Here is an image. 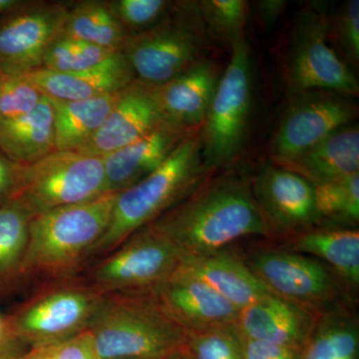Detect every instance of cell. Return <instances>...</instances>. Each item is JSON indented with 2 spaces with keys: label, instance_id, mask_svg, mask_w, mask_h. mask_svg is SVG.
Returning <instances> with one entry per match:
<instances>
[{
  "label": "cell",
  "instance_id": "6da1fadb",
  "mask_svg": "<svg viewBox=\"0 0 359 359\" xmlns=\"http://www.w3.org/2000/svg\"><path fill=\"white\" fill-rule=\"evenodd\" d=\"M150 226L183 257L223 250L238 238L273 233L255 198L252 182L236 174L205 180Z\"/></svg>",
  "mask_w": 359,
  "mask_h": 359
},
{
  "label": "cell",
  "instance_id": "7a4b0ae2",
  "mask_svg": "<svg viewBox=\"0 0 359 359\" xmlns=\"http://www.w3.org/2000/svg\"><path fill=\"white\" fill-rule=\"evenodd\" d=\"M201 128L180 144L169 159L140 183L117 194L110 223L89 259L109 254L134 233L152 224L209 178Z\"/></svg>",
  "mask_w": 359,
  "mask_h": 359
},
{
  "label": "cell",
  "instance_id": "3957f363",
  "mask_svg": "<svg viewBox=\"0 0 359 359\" xmlns=\"http://www.w3.org/2000/svg\"><path fill=\"white\" fill-rule=\"evenodd\" d=\"M118 193H107L80 204L36 215L29 224V238L18 273L56 280L74 275L112 217Z\"/></svg>",
  "mask_w": 359,
  "mask_h": 359
},
{
  "label": "cell",
  "instance_id": "277c9868",
  "mask_svg": "<svg viewBox=\"0 0 359 359\" xmlns=\"http://www.w3.org/2000/svg\"><path fill=\"white\" fill-rule=\"evenodd\" d=\"M88 330L100 359H164L186 342L152 292L105 295Z\"/></svg>",
  "mask_w": 359,
  "mask_h": 359
},
{
  "label": "cell",
  "instance_id": "5b68a950",
  "mask_svg": "<svg viewBox=\"0 0 359 359\" xmlns=\"http://www.w3.org/2000/svg\"><path fill=\"white\" fill-rule=\"evenodd\" d=\"M212 42L198 1L181 0L152 28L130 35L122 52L136 80L157 87L205 59Z\"/></svg>",
  "mask_w": 359,
  "mask_h": 359
},
{
  "label": "cell",
  "instance_id": "8992f818",
  "mask_svg": "<svg viewBox=\"0 0 359 359\" xmlns=\"http://www.w3.org/2000/svg\"><path fill=\"white\" fill-rule=\"evenodd\" d=\"M254 97V61L245 37L231 47V60L222 73L201 127L203 159L210 173L228 167L242 152Z\"/></svg>",
  "mask_w": 359,
  "mask_h": 359
},
{
  "label": "cell",
  "instance_id": "52a82bcc",
  "mask_svg": "<svg viewBox=\"0 0 359 359\" xmlns=\"http://www.w3.org/2000/svg\"><path fill=\"white\" fill-rule=\"evenodd\" d=\"M104 194L107 190L102 157L55 150L32 164L20 165L13 200L20 201L34 217Z\"/></svg>",
  "mask_w": 359,
  "mask_h": 359
},
{
  "label": "cell",
  "instance_id": "ba28073f",
  "mask_svg": "<svg viewBox=\"0 0 359 359\" xmlns=\"http://www.w3.org/2000/svg\"><path fill=\"white\" fill-rule=\"evenodd\" d=\"M104 297L83 280H56L18 311L9 334L32 348L69 339L89 330Z\"/></svg>",
  "mask_w": 359,
  "mask_h": 359
},
{
  "label": "cell",
  "instance_id": "9c48e42d",
  "mask_svg": "<svg viewBox=\"0 0 359 359\" xmlns=\"http://www.w3.org/2000/svg\"><path fill=\"white\" fill-rule=\"evenodd\" d=\"M182 257L178 249L149 224L99 257L82 280L103 295L151 292L171 278Z\"/></svg>",
  "mask_w": 359,
  "mask_h": 359
},
{
  "label": "cell",
  "instance_id": "30bf717a",
  "mask_svg": "<svg viewBox=\"0 0 359 359\" xmlns=\"http://www.w3.org/2000/svg\"><path fill=\"white\" fill-rule=\"evenodd\" d=\"M328 29L330 15L323 7L309 6L295 13L285 65L290 94L327 90L358 95L355 74L330 46Z\"/></svg>",
  "mask_w": 359,
  "mask_h": 359
},
{
  "label": "cell",
  "instance_id": "8fae6325",
  "mask_svg": "<svg viewBox=\"0 0 359 359\" xmlns=\"http://www.w3.org/2000/svg\"><path fill=\"white\" fill-rule=\"evenodd\" d=\"M245 262L271 294L320 316L335 311L341 290L327 264L283 250H261Z\"/></svg>",
  "mask_w": 359,
  "mask_h": 359
},
{
  "label": "cell",
  "instance_id": "7c38bea8",
  "mask_svg": "<svg viewBox=\"0 0 359 359\" xmlns=\"http://www.w3.org/2000/svg\"><path fill=\"white\" fill-rule=\"evenodd\" d=\"M358 114L353 97L327 90L292 94L269 145L271 160L280 163L301 154L353 123Z\"/></svg>",
  "mask_w": 359,
  "mask_h": 359
},
{
  "label": "cell",
  "instance_id": "4fadbf2b",
  "mask_svg": "<svg viewBox=\"0 0 359 359\" xmlns=\"http://www.w3.org/2000/svg\"><path fill=\"white\" fill-rule=\"evenodd\" d=\"M68 2L30 1L0 18V73L25 75L41 69L45 52L58 36Z\"/></svg>",
  "mask_w": 359,
  "mask_h": 359
},
{
  "label": "cell",
  "instance_id": "5bb4252c",
  "mask_svg": "<svg viewBox=\"0 0 359 359\" xmlns=\"http://www.w3.org/2000/svg\"><path fill=\"white\" fill-rule=\"evenodd\" d=\"M252 187L273 233L299 231L320 221L314 186L299 175L266 163L259 168Z\"/></svg>",
  "mask_w": 359,
  "mask_h": 359
},
{
  "label": "cell",
  "instance_id": "9a60e30c",
  "mask_svg": "<svg viewBox=\"0 0 359 359\" xmlns=\"http://www.w3.org/2000/svg\"><path fill=\"white\" fill-rule=\"evenodd\" d=\"M166 121L155 87L134 80L120 92L117 102L95 136L77 152L105 157L138 141Z\"/></svg>",
  "mask_w": 359,
  "mask_h": 359
},
{
  "label": "cell",
  "instance_id": "2e32d148",
  "mask_svg": "<svg viewBox=\"0 0 359 359\" xmlns=\"http://www.w3.org/2000/svg\"><path fill=\"white\" fill-rule=\"evenodd\" d=\"M152 292L186 334L237 325L241 309L199 280L174 273Z\"/></svg>",
  "mask_w": 359,
  "mask_h": 359
},
{
  "label": "cell",
  "instance_id": "e0dca14e",
  "mask_svg": "<svg viewBox=\"0 0 359 359\" xmlns=\"http://www.w3.org/2000/svg\"><path fill=\"white\" fill-rule=\"evenodd\" d=\"M196 130L162 123L138 141L103 158L107 193H120L159 169Z\"/></svg>",
  "mask_w": 359,
  "mask_h": 359
},
{
  "label": "cell",
  "instance_id": "ac0fdd59",
  "mask_svg": "<svg viewBox=\"0 0 359 359\" xmlns=\"http://www.w3.org/2000/svg\"><path fill=\"white\" fill-rule=\"evenodd\" d=\"M320 316L273 294L241 309L237 327L244 339L304 348Z\"/></svg>",
  "mask_w": 359,
  "mask_h": 359
},
{
  "label": "cell",
  "instance_id": "d6986e66",
  "mask_svg": "<svg viewBox=\"0 0 359 359\" xmlns=\"http://www.w3.org/2000/svg\"><path fill=\"white\" fill-rule=\"evenodd\" d=\"M26 76L44 96L56 101L86 100L118 93L136 80L122 51L90 69L55 72L41 68Z\"/></svg>",
  "mask_w": 359,
  "mask_h": 359
},
{
  "label": "cell",
  "instance_id": "ffe728a7",
  "mask_svg": "<svg viewBox=\"0 0 359 359\" xmlns=\"http://www.w3.org/2000/svg\"><path fill=\"white\" fill-rule=\"evenodd\" d=\"M174 273L205 283L240 309L271 294L245 261L224 249L182 257Z\"/></svg>",
  "mask_w": 359,
  "mask_h": 359
},
{
  "label": "cell",
  "instance_id": "44dd1931",
  "mask_svg": "<svg viewBox=\"0 0 359 359\" xmlns=\"http://www.w3.org/2000/svg\"><path fill=\"white\" fill-rule=\"evenodd\" d=\"M215 61L205 58L166 83L155 87L167 121L188 129H200L221 78Z\"/></svg>",
  "mask_w": 359,
  "mask_h": 359
},
{
  "label": "cell",
  "instance_id": "7402d4cb",
  "mask_svg": "<svg viewBox=\"0 0 359 359\" xmlns=\"http://www.w3.org/2000/svg\"><path fill=\"white\" fill-rule=\"evenodd\" d=\"M275 164L299 175L314 187L358 173V124L342 126L301 154Z\"/></svg>",
  "mask_w": 359,
  "mask_h": 359
},
{
  "label": "cell",
  "instance_id": "603a6c76",
  "mask_svg": "<svg viewBox=\"0 0 359 359\" xmlns=\"http://www.w3.org/2000/svg\"><path fill=\"white\" fill-rule=\"evenodd\" d=\"M53 151V107L46 96L30 114L0 122V152L16 164H32Z\"/></svg>",
  "mask_w": 359,
  "mask_h": 359
},
{
  "label": "cell",
  "instance_id": "cb8c5ba5",
  "mask_svg": "<svg viewBox=\"0 0 359 359\" xmlns=\"http://www.w3.org/2000/svg\"><path fill=\"white\" fill-rule=\"evenodd\" d=\"M120 92L79 101L48 98L53 107L55 150L77 151L88 143L103 126Z\"/></svg>",
  "mask_w": 359,
  "mask_h": 359
},
{
  "label": "cell",
  "instance_id": "d4e9b609",
  "mask_svg": "<svg viewBox=\"0 0 359 359\" xmlns=\"http://www.w3.org/2000/svg\"><path fill=\"white\" fill-rule=\"evenodd\" d=\"M295 252L311 255L330 264L353 289L359 285V231L355 229L304 231L290 242Z\"/></svg>",
  "mask_w": 359,
  "mask_h": 359
},
{
  "label": "cell",
  "instance_id": "484cf974",
  "mask_svg": "<svg viewBox=\"0 0 359 359\" xmlns=\"http://www.w3.org/2000/svg\"><path fill=\"white\" fill-rule=\"evenodd\" d=\"M58 36L122 51L129 34L105 0H83L68 4L67 18Z\"/></svg>",
  "mask_w": 359,
  "mask_h": 359
},
{
  "label": "cell",
  "instance_id": "4316f807",
  "mask_svg": "<svg viewBox=\"0 0 359 359\" xmlns=\"http://www.w3.org/2000/svg\"><path fill=\"white\" fill-rule=\"evenodd\" d=\"M301 359H359V327L353 316L335 309L320 316Z\"/></svg>",
  "mask_w": 359,
  "mask_h": 359
},
{
  "label": "cell",
  "instance_id": "83f0119b",
  "mask_svg": "<svg viewBox=\"0 0 359 359\" xmlns=\"http://www.w3.org/2000/svg\"><path fill=\"white\" fill-rule=\"evenodd\" d=\"M32 218L20 201L11 200L0 205V278L20 271Z\"/></svg>",
  "mask_w": 359,
  "mask_h": 359
},
{
  "label": "cell",
  "instance_id": "f1b7e54d",
  "mask_svg": "<svg viewBox=\"0 0 359 359\" xmlns=\"http://www.w3.org/2000/svg\"><path fill=\"white\" fill-rule=\"evenodd\" d=\"M316 205L321 219L346 224L358 223L359 173L314 187Z\"/></svg>",
  "mask_w": 359,
  "mask_h": 359
},
{
  "label": "cell",
  "instance_id": "f546056e",
  "mask_svg": "<svg viewBox=\"0 0 359 359\" xmlns=\"http://www.w3.org/2000/svg\"><path fill=\"white\" fill-rule=\"evenodd\" d=\"M201 14L212 42L231 47L245 36L250 4L245 0H199Z\"/></svg>",
  "mask_w": 359,
  "mask_h": 359
},
{
  "label": "cell",
  "instance_id": "4dcf8cb0",
  "mask_svg": "<svg viewBox=\"0 0 359 359\" xmlns=\"http://www.w3.org/2000/svg\"><path fill=\"white\" fill-rule=\"evenodd\" d=\"M120 51L57 36L45 52L42 68L55 72H78L95 67Z\"/></svg>",
  "mask_w": 359,
  "mask_h": 359
},
{
  "label": "cell",
  "instance_id": "1f68e13d",
  "mask_svg": "<svg viewBox=\"0 0 359 359\" xmlns=\"http://www.w3.org/2000/svg\"><path fill=\"white\" fill-rule=\"evenodd\" d=\"M243 341L235 325L187 334L185 348L192 359H243Z\"/></svg>",
  "mask_w": 359,
  "mask_h": 359
},
{
  "label": "cell",
  "instance_id": "d6a6232c",
  "mask_svg": "<svg viewBox=\"0 0 359 359\" xmlns=\"http://www.w3.org/2000/svg\"><path fill=\"white\" fill-rule=\"evenodd\" d=\"M106 6L130 35L150 29L166 18L174 1L169 0H105Z\"/></svg>",
  "mask_w": 359,
  "mask_h": 359
},
{
  "label": "cell",
  "instance_id": "836d02e7",
  "mask_svg": "<svg viewBox=\"0 0 359 359\" xmlns=\"http://www.w3.org/2000/svg\"><path fill=\"white\" fill-rule=\"evenodd\" d=\"M44 97L26 74L0 73V122L30 114L39 107Z\"/></svg>",
  "mask_w": 359,
  "mask_h": 359
},
{
  "label": "cell",
  "instance_id": "e575fe53",
  "mask_svg": "<svg viewBox=\"0 0 359 359\" xmlns=\"http://www.w3.org/2000/svg\"><path fill=\"white\" fill-rule=\"evenodd\" d=\"M328 39L339 46L344 57L353 65L359 61V1L344 2L337 14L330 16Z\"/></svg>",
  "mask_w": 359,
  "mask_h": 359
},
{
  "label": "cell",
  "instance_id": "d590c367",
  "mask_svg": "<svg viewBox=\"0 0 359 359\" xmlns=\"http://www.w3.org/2000/svg\"><path fill=\"white\" fill-rule=\"evenodd\" d=\"M20 359H100L89 330L69 339L49 346L35 347Z\"/></svg>",
  "mask_w": 359,
  "mask_h": 359
},
{
  "label": "cell",
  "instance_id": "8d00e7d4",
  "mask_svg": "<svg viewBox=\"0 0 359 359\" xmlns=\"http://www.w3.org/2000/svg\"><path fill=\"white\" fill-rule=\"evenodd\" d=\"M301 349L262 340L244 339L243 341V359H301Z\"/></svg>",
  "mask_w": 359,
  "mask_h": 359
},
{
  "label": "cell",
  "instance_id": "74e56055",
  "mask_svg": "<svg viewBox=\"0 0 359 359\" xmlns=\"http://www.w3.org/2000/svg\"><path fill=\"white\" fill-rule=\"evenodd\" d=\"M20 165L0 152V205L13 199L18 188Z\"/></svg>",
  "mask_w": 359,
  "mask_h": 359
},
{
  "label": "cell",
  "instance_id": "f35d334b",
  "mask_svg": "<svg viewBox=\"0 0 359 359\" xmlns=\"http://www.w3.org/2000/svg\"><path fill=\"white\" fill-rule=\"evenodd\" d=\"M287 1L285 0H261L257 2L256 13L259 22L264 28H271L285 11Z\"/></svg>",
  "mask_w": 359,
  "mask_h": 359
},
{
  "label": "cell",
  "instance_id": "ab89813d",
  "mask_svg": "<svg viewBox=\"0 0 359 359\" xmlns=\"http://www.w3.org/2000/svg\"><path fill=\"white\" fill-rule=\"evenodd\" d=\"M20 342L13 337L0 346V359H20L21 349Z\"/></svg>",
  "mask_w": 359,
  "mask_h": 359
},
{
  "label": "cell",
  "instance_id": "60d3db41",
  "mask_svg": "<svg viewBox=\"0 0 359 359\" xmlns=\"http://www.w3.org/2000/svg\"><path fill=\"white\" fill-rule=\"evenodd\" d=\"M29 2L28 0H0V18L20 11Z\"/></svg>",
  "mask_w": 359,
  "mask_h": 359
},
{
  "label": "cell",
  "instance_id": "b9f144b4",
  "mask_svg": "<svg viewBox=\"0 0 359 359\" xmlns=\"http://www.w3.org/2000/svg\"><path fill=\"white\" fill-rule=\"evenodd\" d=\"M11 335L9 334L8 325L4 323V320H2L1 316H0V346L11 339Z\"/></svg>",
  "mask_w": 359,
  "mask_h": 359
},
{
  "label": "cell",
  "instance_id": "7bdbcfd3",
  "mask_svg": "<svg viewBox=\"0 0 359 359\" xmlns=\"http://www.w3.org/2000/svg\"><path fill=\"white\" fill-rule=\"evenodd\" d=\"M164 359H192L191 358L190 354L188 353L187 349L185 348V346L182 347V348L178 349V351H175V353L170 354L169 356H167L166 358Z\"/></svg>",
  "mask_w": 359,
  "mask_h": 359
}]
</instances>
